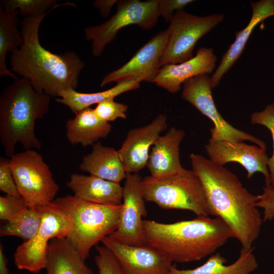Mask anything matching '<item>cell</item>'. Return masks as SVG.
I'll use <instances>...</instances> for the list:
<instances>
[{
	"instance_id": "cell-31",
	"label": "cell",
	"mask_w": 274,
	"mask_h": 274,
	"mask_svg": "<svg viewBox=\"0 0 274 274\" xmlns=\"http://www.w3.org/2000/svg\"><path fill=\"white\" fill-rule=\"evenodd\" d=\"M93 109L95 115L100 120L109 123L118 118H126L128 106L116 102L114 99H108L97 104Z\"/></svg>"
},
{
	"instance_id": "cell-27",
	"label": "cell",
	"mask_w": 274,
	"mask_h": 274,
	"mask_svg": "<svg viewBox=\"0 0 274 274\" xmlns=\"http://www.w3.org/2000/svg\"><path fill=\"white\" fill-rule=\"evenodd\" d=\"M42 216L35 208H27L5 221L0 228V235L15 236L24 239L32 238L38 232L41 224Z\"/></svg>"
},
{
	"instance_id": "cell-6",
	"label": "cell",
	"mask_w": 274,
	"mask_h": 274,
	"mask_svg": "<svg viewBox=\"0 0 274 274\" xmlns=\"http://www.w3.org/2000/svg\"><path fill=\"white\" fill-rule=\"evenodd\" d=\"M142 191L146 201L163 209L191 211L197 216L216 217L204 187L192 169L183 168L173 176L142 179Z\"/></svg>"
},
{
	"instance_id": "cell-15",
	"label": "cell",
	"mask_w": 274,
	"mask_h": 274,
	"mask_svg": "<svg viewBox=\"0 0 274 274\" xmlns=\"http://www.w3.org/2000/svg\"><path fill=\"white\" fill-rule=\"evenodd\" d=\"M101 242L113 253L127 274H170L173 266L172 260L147 245L122 244L108 236Z\"/></svg>"
},
{
	"instance_id": "cell-37",
	"label": "cell",
	"mask_w": 274,
	"mask_h": 274,
	"mask_svg": "<svg viewBox=\"0 0 274 274\" xmlns=\"http://www.w3.org/2000/svg\"><path fill=\"white\" fill-rule=\"evenodd\" d=\"M8 260L4 253L3 247L0 246V274H9Z\"/></svg>"
},
{
	"instance_id": "cell-4",
	"label": "cell",
	"mask_w": 274,
	"mask_h": 274,
	"mask_svg": "<svg viewBox=\"0 0 274 274\" xmlns=\"http://www.w3.org/2000/svg\"><path fill=\"white\" fill-rule=\"evenodd\" d=\"M14 80L0 96V140L10 158L18 142L26 150L41 149L35 123L46 114L51 101L48 94L36 91L27 79Z\"/></svg>"
},
{
	"instance_id": "cell-24",
	"label": "cell",
	"mask_w": 274,
	"mask_h": 274,
	"mask_svg": "<svg viewBox=\"0 0 274 274\" xmlns=\"http://www.w3.org/2000/svg\"><path fill=\"white\" fill-rule=\"evenodd\" d=\"M254 247L242 249L235 261L225 265L227 259L219 253H214L202 265L191 269H179L173 266L170 274H251L258 264L253 253Z\"/></svg>"
},
{
	"instance_id": "cell-9",
	"label": "cell",
	"mask_w": 274,
	"mask_h": 274,
	"mask_svg": "<svg viewBox=\"0 0 274 274\" xmlns=\"http://www.w3.org/2000/svg\"><path fill=\"white\" fill-rule=\"evenodd\" d=\"M36 208L42 216L40 227L37 234L19 246L14 254L16 267L33 273L45 268L50 241L55 237H66L72 229L70 220L54 201Z\"/></svg>"
},
{
	"instance_id": "cell-36",
	"label": "cell",
	"mask_w": 274,
	"mask_h": 274,
	"mask_svg": "<svg viewBox=\"0 0 274 274\" xmlns=\"http://www.w3.org/2000/svg\"><path fill=\"white\" fill-rule=\"evenodd\" d=\"M117 2L116 0H98L94 1L93 5L98 9L102 16L106 17L109 15L113 5L117 4Z\"/></svg>"
},
{
	"instance_id": "cell-28",
	"label": "cell",
	"mask_w": 274,
	"mask_h": 274,
	"mask_svg": "<svg viewBox=\"0 0 274 274\" xmlns=\"http://www.w3.org/2000/svg\"><path fill=\"white\" fill-rule=\"evenodd\" d=\"M64 5L76 7L75 4L70 2L58 5L55 0H3L0 7L6 10L17 11L23 17H39L47 15L52 10Z\"/></svg>"
},
{
	"instance_id": "cell-12",
	"label": "cell",
	"mask_w": 274,
	"mask_h": 274,
	"mask_svg": "<svg viewBox=\"0 0 274 274\" xmlns=\"http://www.w3.org/2000/svg\"><path fill=\"white\" fill-rule=\"evenodd\" d=\"M142 179L138 173H127L119 224L108 236L115 242L131 246L147 245L142 219L147 214L141 185Z\"/></svg>"
},
{
	"instance_id": "cell-23",
	"label": "cell",
	"mask_w": 274,
	"mask_h": 274,
	"mask_svg": "<svg viewBox=\"0 0 274 274\" xmlns=\"http://www.w3.org/2000/svg\"><path fill=\"white\" fill-rule=\"evenodd\" d=\"M46 274H93L65 237H55L47 249Z\"/></svg>"
},
{
	"instance_id": "cell-26",
	"label": "cell",
	"mask_w": 274,
	"mask_h": 274,
	"mask_svg": "<svg viewBox=\"0 0 274 274\" xmlns=\"http://www.w3.org/2000/svg\"><path fill=\"white\" fill-rule=\"evenodd\" d=\"M18 11L4 10L0 7V76H9L14 80L18 77L7 68L6 57L8 52L18 50L23 38L18 28Z\"/></svg>"
},
{
	"instance_id": "cell-21",
	"label": "cell",
	"mask_w": 274,
	"mask_h": 274,
	"mask_svg": "<svg viewBox=\"0 0 274 274\" xmlns=\"http://www.w3.org/2000/svg\"><path fill=\"white\" fill-rule=\"evenodd\" d=\"M79 168L91 175L118 183L125 179L127 175L118 150L104 146L99 142L92 146L90 153L83 157Z\"/></svg>"
},
{
	"instance_id": "cell-7",
	"label": "cell",
	"mask_w": 274,
	"mask_h": 274,
	"mask_svg": "<svg viewBox=\"0 0 274 274\" xmlns=\"http://www.w3.org/2000/svg\"><path fill=\"white\" fill-rule=\"evenodd\" d=\"M10 166L18 192L29 208L54 201L59 186L41 154L33 149L15 154Z\"/></svg>"
},
{
	"instance_id": "cell-1",
	"label": "cell",
	"mask_w": 274,
	"mask_h": 274,
	"mask_svg": "<svg viewBox=\"0 0 274 274\" xmlns=\"http://www.w3.org/2000/svg\"><path fill=\"white\" fill-rule=\"evenodd\" d=\"M192 170L200 179L215 213L232 231L242 249H250L258 237L263 219L256 206L259 195L251 193L228 169L194 153Z\"/></svg>"
},
{
	"instance_id": "cell-30",
	"label": "cell",
	"mask_w": 274,
	"mask_h": 274,
	"mask_svg": "<svg viewBox=\"0 0 274 274\" xmlns=\"http://www.w3.org/2000/svg\"><path fill=\"white\" fill-rule=\"evenodd\" d=\"M94 262L98 274H127L113 253L104 246H96Z\"/></svg>"
},
{
	"instance_id": "cell-34",
	"label": "cell",
	"mask_w": 274,
	"mask_h": 274,
	"mask_svg": "<svg viewBox=\"0 0 274 274\" xmlns=\"http://www.w3.org/2000/svg\"><path fill=\"white\" fill-rule=\"evenodd\" d=\"M256 206L263 210V221L274 219V187L271 184L265 185L263 187L262 194L259 195Z\"/></svg>"
},
{
	"instance_id": "cell-2",
	"label": "cell",
	"mask_w": 274,
	"mask_h": 274,
	"mask_svg": "<svg viewBox=\"0 0 274 274\" xmlns=\"http://www.w3.org/2000/svg\"><path fill=\"white\" fill-rule=\"evenodd\" d=\"M24 17L20 22L23 43L10 55L11 71L27 79L34 89L50 97L68 89L76 90L85 64L74 52L56 54L45 49L39 40L44 18Z\"/></svg>"
},
{
	"instance_id": "cell-16",
	"label": "cell",
	"mask_w": 274,
	"mask_h": 274,
	"mask_svg": "<svg viewBox=\"0 0 274 274\" xmlns=\"http://www.w3.org/2000/svg\"><path fill=\"white\" fill-rule=\"evenodd\" d=\"M167 127L166 116L157 115L149 124L130 129L118 152L127 173H138L147 166L149 150Z\"/></svg>"
},
{
	"instance_id": "cell-17",
	"label": "cell",
	"mask_w": 274,
	"mask_h": 274,
	"mask_svg": "<svg viewBox=\"0 0 274 274\" xmlns=\"http://www.w3.org/2000/svg\"><path fill=\"white\" fill-rule=\"evenodd\" d=\"M217 56L211 48L202 47L195 56L184 62L161 66L152 83L168 92L176 93L188 79L202 74L209 75L216 68Z\"/></svg>"
},
{
	"instance_id": "cell-3",
	"label": "cell",
	"mask_w": 274,
	"mask_h": 274,
	"mask_svg": "<svg viewBox=\"0 0 274 274\" xmlns=\"http://www.w3.org/2000/svg\"><path fill=\"white\" fill-rule=\"evenodd\" d=\"M143 226L146 244L173 262L200 260L234 238L231 229L218 217L197 216L172 223L144 220Z\"/></svg>"
},
{
	"instance_id": "cell-33",
	"label": "cell",
	"mask_w": 274,
	"mask_h": 274,
	"mask_svg": "<svg viewBox=\"0 0 274 274\" xmlns=\"http://www.w3.org/2000/svg\"><path fill=\"white\" fill-rule=\"evenodd\" d=\"M0 190L6 194L20 196L10 166V159L0 158Z\"/></svg>"
},
{
	"instance_id": "cell-13",
	"label": "cell",
	"mask_w": 274,
	"mask_h": 274,
	"mask_svg": "<svg viewBox=\"0 0 274 274\" xmlns=\"http://www.w3.org/2000/svg\"><path fill=\"white\" fill-rule=\"evenodd\" d=\"M168 39L167 29L156 33L123 65L107 74L102 80V87L134 80L152 83L160 67L159 61Z\"/></svg>"
},
{
	"instance_id": "cell-22",
	"label": "cell",
	"mask_w": 274,
	"mask_h": 274,
	"mask_svg": "<svg viewBox=\"0 0 274 274\" xmlns=\"http://www.w3.org/2000/svg\"><path fill=\"white\" fill-rule=\"evenodd\" d=\"M65 128L68 142L83 147L93 146L99 140L106 138L112 131L109 123L100 120L90 107L80 111L74 118L66 121Z\"/></svg>"
},
{
	"instance_id": "cell-5",
	"label": "cell",
	"mask_w": 274,
	"mask_h": 274,
	"mask_svg": "<svg viewBox=\"0 0 274 274\" xmlns=\"http://www.w3.org/2000/svg\"><path fill=\"white\" fill-rule=\"evenodd\" d=\"M53 201L70 220L72 229L66 238L84 260L94 246L118 227L121 204H96L69 195Z\"/></svg>"
},
{
	"instance_id": "cell-8",
	"label": "cell",
	"mask_w": 274,
	"mask_h": 274,
	"mask_svg": "<svg viewBox=\"0 0 274 274\" xmlns=\"http://www.w3.org/2000/svg\"><path fill=\"white\" fill-rule=\"evenodd\" d=\"M158 4V0L118 1L117 12L109 19L100 25L84 28L85 39L92 41L93 56H99L106 46L125 26L134 24L146 30L153 28L160 16Z\"/></svg>"
},
{
	"instance_id": "cell-25",
	"label": "cell",
	"mask_w": 274,
	"mask_h": 274,
	"mask_svg": "<svg viewBox=\"0 0 274 274\" xmlns=\"http://www.w3.org/2000/svg\"><path fill=\"white\" fill-rule=\"evenodd\" d=\"M140 80H134L117 83L108 90L95 93H82L73 89L62 91L59 98L56 100L58 103L68 107L75 115L80 111L94 104L108 99H114L118 95L140 87Z\"/></svg>"
},
{
	"instance_id": "cell-11",
	"label": "cell",
	"mask_w": 274,
	"mask_h": 274,
	"mask_svg": "<svg viewBox=\"0 0 274 274\" xmlns=\"http://www.w3.org/2000/svg\"><path fill=\"white\" fill-rule=\"evenodd\" d=\"M182 97L214 123L210 129V140L243 142L249 141L266 150L265 143L238 129L225 120L218 111L212 94L211 77L202 74L190 78L183 84Z\"/></svg>"
},
{
	"instance_id": "cell-35",
	"label": "cell",
	"mask_w": 274,
	"mask_h": 274,
	"mask_svg": "<svg viewBox=\"0 0 274 274\" xmlns=\"http://www.w3.org/2000/svg\"><path fill=\"white\" fill-rule=\"evenodd\" d=\"M194 2L193 0H158L159 15L169 22L176 11L183 10L184 8Z\"/></svg>"
},
{
	"instance_id": "cell-20",
	"label": "cell",
	"mask_w": 274,
	"mask_h": 274,
	"mask_svg": "<svg viewBox=\"0 0 274 274\" xmlns=\"http://www.w3.org/2000/svg\"><path fill=\"white\" fill-rule=\"evenodd\" d=\"M66 186L75 196L90 202L108 206L122 203L123 187L120 183L91 175L74 173L70 176Z\"/></svg>"
},
{
	"instance_id": "cell-19",
	"label": "cell",
	"mask_w": 274,
	"mask_h": 274,
	"mask_svg": "<svg viewBox=\"0 0 274 274\" xmlns=\"http://www.w3.org/2000/svg\"><path fill=\"white\" fill-rule=\"evenodd\" d=\"M185 132L172 127L165 134L160 135L150 153L147 167L150 176L163 178L177 174L184 167L180 159V144Z\"/></svg>"
},
{
	"instance_id": "cell-29",
	"label": "cell",
	"mask_w": 274,
	"mask_h": 274,
	"mask_svg": "<svg viewBox=\"0 0 274 274\" xmlns=\"http://www.w3.org/2000/svg\"><path fill=\"white\" fill-rule=\"evenodd\" d=\"M252 124H260L266 127L270 132L273 142V153L268 158V169L270 174V184L274 187V102L266 106L260 112H254L251 116Z\"/></svg>"
},
{
	"instance_id": "cell-18",
	"label": "cell",
	"mask_w": 274,
	"mask_h": 274,
	"mask_svg": "<svg viewBox=\"0 0 274 274\" xmlns=\"http://www.w3.org/2000/svg\"><path fill=\"white\" fill-rule=\"evenodd\" d=\"M250 4L252 13L248 24L243 29L235 32L234 41L222 55L219 65L211 76L212 89L219 85L224 75L239 59L256 26L274 16V0L251 1Z\"/></svg>"
},
{
	"instance_id": "cell-10",
	"label": "cell",
	"mask_w": 274,
	"mask_h": 274,
	"mask_svg": "<svg viewBox=\"0 0 274 274\" xmlns=\"http://www.w3.org/2000/svg\"><path fill=\"white\" fill-rule=\"evenodd\" d=\"M224 18L223 14L201 17L183 10L176 11L167 28L168 39L160 59V67L181 63L193 58V51L197 42L221 23Z\"/></svg>"
},
{
	"instance_id": "cell-14",
	"label": "cell",
	"mask_w": 274,
	"mask_h": 274,
	"mask_svg": "<svg viewBox=\"0 0 274 274\" xmlns=\"http://www.w3.org/2000/svg\"><path fill=\"white\" fill-rule=\"evenodd\" d=\"M204 148L209 159L213 162L221 166L230 162L239 163L246 170L248 179L255 173L260 172L264 176L265 185L271 184L267 166L269 157L266 150L243 142L210 139Z\"/></svg>"
},
{
	"instance_id": "cell-32",
	"label": "cell",
	"mask_w": 274,
	"mask_h": 274,
	"mask_svg": "<svg viewBox=\"0 0 274 274\" xmlns=\"http://www.w3.org/2000/svg\"><path fill=\"white\" fill-rule=\"evenodd\" d=\"M28 208L21 196L6 194L0 196V219L7 221L24 209Z\"/></svg>"
}]
</instances>
